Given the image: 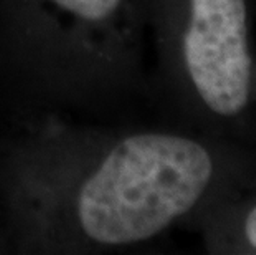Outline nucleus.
Returning <instances> with one entry per match:
<instances>
[{
	"mask_svg": "<svg viewBox=\"0 0 256 255\" xmlns=\"http://www.w3.org/2000/svg\"><path fill=\"white\" fill-rule=\"evenodd\" d=\"M214 162L197 141L136 134L114 148L80 192L86 235L104 245L152 238L198 202Z\"/></svg>",
	"mask_w": 256,
	"mask_h": 255,
	"instance_id": "nucleus-1",
	"label": "nucleus"
},
{
	"mask_svg": "<svg viewBox=\"0 0 256 255\" xmlns=\"http://www.w3.org/2000/svg\"><path fill=\"white\" fill-rule=\"evenodd\" d=\"M244 232H246V237L250 243L256 248V205L250 210L248 219H246V225H244Z\"/></svg>",
	"mask_w": 256,
	"mask_h": 255,
	"instance_id": "nucleus-4",
	"label": "nucleus"
},
{
	"mask_svg": "<svg viewBox=\"0 0 256 255\" xmlns=\"http://www.w3.org/2000/svg\"><path fill=\"white\" fill-rule=\"evenodd\" d=\"M83 20H104L116 12L121 0H52Z\"/></svg>",
	"mask_w": 256,
	"mask_h": 255,
	"instance_id": "nucleus-3",
	"label": "nucleus"
},
{
	"mask_svg": "<svg viewBox=\"0 0 256 255\" xmlns=\"http://www.w3.org/2000/svg\"><path fill=\"white\" fill-rule=\"evenodd\" d=\"M184 55L205 105L222 116L244 110L252 90V55L244 0H190Z\"/></svg>",
	"mask_w": 256,
	"mask_h": 255,
	"instance_id": "nucleus-2",
	"label": "nucleus"
}]
</instances>
